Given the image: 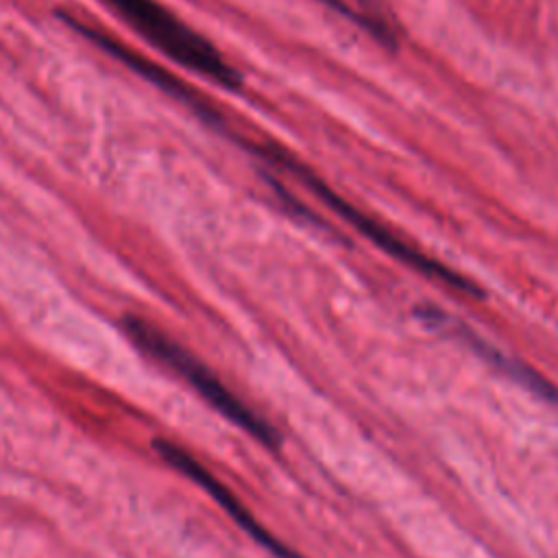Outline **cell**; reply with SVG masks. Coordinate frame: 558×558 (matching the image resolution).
I'll list each match as a JSON object with an SVG mask.
<instances>
[{
  "mask_svg": "<svg viewBox=\"0 0 558 558\" xmlns=\"http://www.w3.org/2000/svg\"><path fill=\"white\" fill-rule=\"evenodd\" d=\"M259 153H262L266 159H270V161H275V163L288 168V170H290L294 177H299L318 198H323L336 214H340L349 225H353L362 235H366L371 242H375L381 251H386V253L392 255L395 259H399V262H403V264L416 268L418 272H423V275H427V277H432V279H438V281L447 283L449 288H453V290H458V292H464V294H471V296H482V294H484L473 281H469L466 277H462V275L456 272L453 268H449V266L440 264L438 259H434V257L421 253L418 248L410 246V244L403 242L399 235H395L390 229H386L384 225H379L375 218H371V216H366L364 211H360L357 207L349 205L340 194H336L331 187H327L320 179H316L307 168H303L301 163H296V161H294L290 155H286L283 150L272 148V146L268 144V146H259Z\"/></svg>",
  "mask_w": 558,
  "mask_h": 558,
  "instance_id": "3957f363",
  "label": "cell"
},
{
  "mask_svg": "<svg viewBox=\"0 0 558 558\" xmlns=\"http://www.w3.org/2000/svg\"><path fill=\"white\" fill-rule=\"evenodd\" d=\"M122 329L126 336L148 355L179 373L209 405H214L222 416L253 436L268 449L279 447V434L275 427L262 418L253 408H248L235 392H231L216 373H211L196 355L174 342L168 333H163L157 325L146 320L144 316L126 314L122 318Z\"/></svg>",
  "mask_w": 558,
  "mask_h": 558,
  "instance_id": "6da1fadb",
  "label": "cell"
},
{
  "mask_svg": "<svg viewBox=\"0 0 558 558\" xmlns=\"http://www.w3.org/2000/svg\"><path fill=\"white\" fill-rule=\"evenodd\" d=\"M155 451L179 473H183L185 477H190L194 484H198L205 493H209V497H214V501L257 543L262 545L266 551H270L275 558H303L301 554H296L294 549H290L286 543H281L272 532H268L255 517L253 512L203 464L198 462L190 451H185L183 447L174 445L172 440L166 438H157L153 440Z\"/></svg>",
  "mask_w": 558,
  "mask_h": 558,
  "instance_id": "277c9868",
  "label": "cell"
},
{
  "mask_svg": "<svg viewBox=\"0 0 558 558\" xmlns=\"http://www.w3.org/2000/svg\"><path fill=\"white\" fill-rule=\"evenodd\" d=\"M451 323H453V331H456V336H460V338H464L477 353H482L488 362H493L499 371H504V373H508L512 379H517L519 384H523L525 388H530L532 392H536V395H541V397H545V399H549V401H556L558 403V388L551 384V381H547L545 377H541L536 371H532V368H527L525 364H519L517 360H512V357H508V355H504L501 351H497L495 347H490V344H486L482 338H477L473 331H469L460 320H456V318H451Z\"/></svg>",
  "mask_w": 558,
  "mask_h": 558,
  "instance_id": "5b68a950",
  "label": "cell"
},
{
  "mask_svg": "<svg viewBox=\"0 0 558 558\" xmlns=\"http://www.w3.org/2000/svg\"><path fill=\"white\" fill-rule=\"evenodd\" d=\"M131 28H135L148 44L163 54L203 74L205 78L235 89L240 74L201 33L190 28L183 20L170 13L157 0H105Z\"/></svg>",
  "mask_w": 558,
  "mask_h": 558,
  "instance_id": "7a4b0ae2",
  "label": "cell"
}]
</instances>
